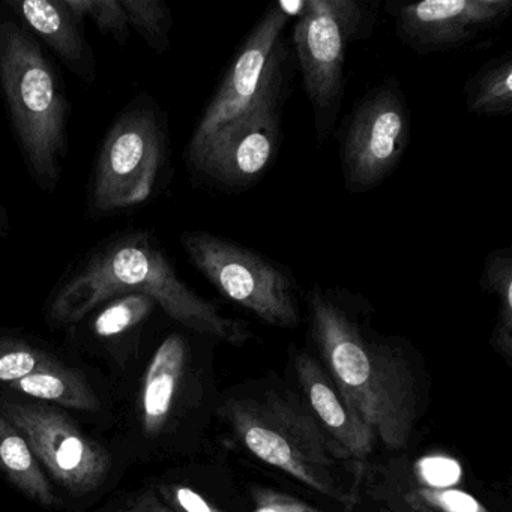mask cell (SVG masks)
Listing matches in <instances>:
<instances>
[{
  "mask_svg": "<svg viewBox=\"0 0 512 512\" xmlns=\"http://www.w3.org/2000/svg\"><path fill=\"white\" fill-rule=\"evenodd\" d=\"M71 10L89 19L101 34L112 38L119 47L127 46L130 40V26L121 0H67Z\"/></svg>",
  "mask_w": 512,
  "mask_h": 512,
  "instance_id": "23",
  "label": "cell"
},
{
  "mask_svg": "<svg viewBox=\"0 0 512 512\" xmlns=\"http://www.w3.org/2000/svg\"><path fill=\"white\" fill-rule=\"evenodd\" d=\"M296 377L304 395L305 409L329 440L349 458L367 457L373 451V430L361 418L325 367L313 356L299 353Z\"/></svg>",
  "mask_w": 512,
  "mask_h": 512,
  "instance_id": "13",
  "label": "cell"
},
{
  "mask_svg": "<svg viewBox=\"0 0 512 512\" xmlns=\"http://www.w3.org/2000/svg\"><path fill=\"white\" fill-rule=\"evenodd\" d=\"M376 19L374 5L362 0H308L295 19L293 44L319 145L334 130L343 103L347 50L370 37Z\"/></svg>",
  "mask_w": 512,
  "mask_h": 512,
  "instance_id": "7",
  "label": "cell"
},
{
  "mask_svg": "<svg viewBox=\"0 0 512 512\" xmlns=\"http://www.w3.org/2000/svg\"><path fill=\"white\" fill-rule=\"evenodd\" d=\"M290 61L289 43L281 40L250 106L185 160L197 178L215 187L247 188L268 172L280 149Z\"/></svg>",
  "mask_w": 512,
  "mask_h": 512,
  "instance_id": "6",
  "label": "cell"
},
{
  "mask_svg": "<svg viewBox=\"0 0 512 512\" xmlns=\"http://www.w3.org/2000/svg\"><path fill=\"white\" fill-rule=\"evenodd\" d=\"M482 290L497 298L496 328L493 332V346L506 359L512 356V253L511 248H497L485 259L482 269Z\"/></svg>",
  "mask_w": 512,
  "mask_h": 512,
  "instance_id": "20",
  "label": "cell"
},
{
  "mask_svg": "<svg viewBox=\"0 0 512 512\" xmlns=\"http://www.w3.org/2000/svg\"><path fill=\"white\" fill-rule=\"evenodd\" d=\"M157 307V302L143 293L116 296L89 314L92 335L106 346L134 340Z\"/></svg>",
  "mask_w": 512,
  "mask_h": 512,
  "instance_id": "18",
  "label": "cell"
},
{
  "mask_svg": "<svg viewBox=\"0 0 512 512\" xmlns=\"http://www.w3.org/2000/svg\"><path fill=\"white\" fill-rule=\"evenodd\" d=\"M127 14L128 26L140 35L149 49L157 55L169 52L173 16L163 0H121Z\"/></svg>",
  "mask_w": 512,
  "mask_h": 512,
  "instance_id": "21",
  "label": "cell"
},
{
  "mask_svg": "<svg viewBox=\"0 0 512 512\" xmlns=\"http://www.w3.org/2000/svg\"><path fill=\"white\" fill-rule=\"evenodd\" d=\"M304 2L271 4L251 29L238 55L227 68L185 149V160L194 157L224 125L241 115L256 97L275 47L283 32L299 16Z\"/></svg>",
  "mask_w": 512,
  "mask_h": 512,
  "instance_id": "11",
  "label": "cell"
},
{
  "mask_svg": "<svg viewBox=\"0 0 512 512\" xmlns=\"http://www.w3.org/2000/svg\"><path fill=\"white\" fill-rule=\"evenodd\" d=\"M172 179L166 112L151 95L134 97L113 119L92 167L86 217L109 220L160 196Z\"/></svg>",
  "mask_w": 512,
  "mask_h": 512,
  "instance_id": "5",
  "label": "cell"
},
{
  "mask_svg": "<svg viewBox=\"0 0 512 512\" xmlns=\"http://www.w3.org/2000/svg\"><path fill=\"white\" fill-rule=\"evenodd\" d=\"M8 388L22 392L35 400L55 403L68 409L95 412L100 409V400L88 380L79 371L61 364L40 373L23 377L10 383Z\"/></svg>",
  "mask_w": 512,
  "mask_h": 512,
  "instance_id": "17",
  "label": "cell"
},
{
  "mask_svg": "<svg viewBox=\"0 0 512 512\" xmlns=\"http://www.w3.org/2000/svg\"><path fill=\"white\" fill-rule=\"evenodd\" d=\"M23 25L85 85L98 79L97 58L86 38L85 20L67 0H5Z\"/></svg>",
  "mask_w": 512,
  "mask_h": 512,
  "instance_id": "14",
  "label": "cell"
},
{
  "mask_svg": "<svg viewBox=\"0 0 512 512\" xmlns=\"http://www.w3.org/2000/svg\"><path fill=\"white\" fill-rule=\"evenodd\" d=\"M422 478L434 487H451L460 479L461 469L448 458H431L421 464Z\"/></svg>",
  "mask_w": 512,
  "mask_h": 512,
  "instance_id": "27",
  "label": "cell"
},
{
  "mask_svg": "<svg viewBox=\"0 0 512 512\" xmlns=\"http://www.w3.org/2000/svg\"><path fill=\"white\" fill-rule=\"evenodd\" d=\"M410 140V109L400 83L374 86L353 107L340 146L347 193H368L397 169Z\"/></svg>",
  "mask_w": 512,
  "mask_h": 512,
  "instance_id": "9",
  "label": "cell"
},
{
  "mask_svg": "<svg viewBox=\"0 0 512 512\" xmlns=\"http://www.w3.org/2000/svg\"><path fill=\"white\" fill-rule=\"evenodd\" d=\"M416 508L434 512H487V509L466 491L457 488H422L416 493Z\"/></svg>",
  "mask_w": 512,
  "mask_h": 512,
  "instance_id": "24",
  "label": "cell"
},
{
  "mask_svg": "<svg viewBox=\"0 0 512 512\" xmlns=\"http://www.w3.org/2000/svg\"><path fill=\"white\" fill-rule=\"evenodd\" d=\"M253 509L251 512H323L298 497L290 496L272 488L256 487L251 491Z\"/></svg>",
  "mask_w": 512,
  "mask_h": 512,
  "instance_id": "25",
  "label": "cell"
},
{
  "mask_svg": "<svg viewBox=\"0 0 512 512\" xmlns=\"http://www.w3.org/2000/svg\"><path fill=\"white\" fill-rule=\"evenodd\" d=\"M161 499L175 512H223L205 496L185 485H161Z\"/></svg>",
  "mask_w": 512,
  "mask_h": 512,
  "instance_id": "26",
  "label": "cell"
},
{
  "mask_svg": "<svg viewBox=\"0 0 512 512\" xmlns=\"http://www.w3.org/2000/svg\"><path fill=\"white\" fill-rule=\"evenodd\" d=\"M0 95L29 176L44 194H55L70 151L67 89L43 44L4 2Z\"/></svg>",
  "mask_w": 512,
  "mask_h": 512,
  "instance_id": "3",
  "label": "cell"
},
{
  "mask_svg": "<svg viewBox=\"0 0 512 512\" xmlns=\"http://www.w3.org/2000/svg\"><path fill=\"white\" fill-rule=\"evenodd\" d=\"M10 230L11 223L7 209H5L4 203L0 202V238H7L10 235Z\"/></svg>",
  "mask_w": 512,
  "mask_h": 512,
  "instance_id": "29",
  "label": "cell"
},
{
  "mask_svg": "<svg viewBox=\"0 0 512 512\" xmlns=\"http://www.w3.org/2000/svg\"><path fill=\"white\" fill-rule=\"evenodd\" d=\"M179 241L194 268L224 298L269 326L301 323L298 281L286 265L206 230H185Z\"/></svg>",
  "mask_w": 512,
  "mask_h": 512,
  "instance_id": "8",
  "label": "cell"
},
{
  "mask_svg": "<svg viewBox=\"0 0 512 512\" xmlns=\"http://www.w3.org/2000/svg\"><path fill=\"white\" fill-rule=\"evenodd\" d=\"M467 112L478 116L512 113V53L485 62L464 85Z\"/></svg>",
  "mask_w": 512,
  "mask_h": 512,
  "instance_id": "19",
  "label": "cell"
},
{
  "mask_svg": "<svg viewBox=\"0 0 512 512\" xmlns=\"http://www.w3.org/2000/svg\"><path fill=\"white\" fill-rule=\"evenodd\" d=\"M0 470L23 494L44 506L58 505V497L23 434L0 415Z\"/></svg>",
  "mask_w": 512,
  "mask_h": 512,
  "instance_id": "16",
  "label": "cell"
},
{
  "mask_svg": "<svg viewBox=\"0 0 512 512\" xmlns=\"http://www.w3.org/2000/svg\"><path fill=\"white\" fill-rule=\"evenodd\" d=\"M0 415L23 434L40 464L74 496H86L106 481L112 466L109 452L62 410L2 397Z\"/></svg>",
  "mask_w": 512,
  "mask_h": 512,
  "instance_id": "10",
  "label": "cell"
},
{
  "mask_svg": "<svg viewBox=\"0 0 512 512\" xmlns=\"http://www.w3.org/2000/svg\"><path fill=\"white\" fill-rule=\"evenodd\" d=\"M62 362L43 347L29 343L25 338L0 334V382H17L23 377L49 368L58 367Z\"/></svg>",
  "mask_w": 512,
  "mask_h": 512,
  "instance_id": "22",
  "label": "cell"
},
{
  "mask_svg": "<svg viewBox=\"0 0 512 512\" xmlns=\"http://www.w3.org/2000/svg\"><path fill=\"white\" fill-rule=\"evenodd\" d=\"M395 32L418 55L463 49L500 28L512 14V0H424L388 4Z\"/></svg>",
  "mask_w": 512,
  "mask_h": 512,
  "instance_id": "12",
  "label": "cell"
},
{
  "mask_svg": "<svg viewBox=\"0 0 512 512\" xmlns=\"http://www.w3.org/2000/svg\"><path fill=\"white\" fill-rule=\"evenodd\" d=\"M188 362L187 338L167 335L155 350L142 389V422L146 433L160 434L172 415Z\"/></svg>",
  "mask_w": 512,
  "mask_h": 512,
  "instance_id": "15",
  "label": "cell"
},
{
  "mask_svg": "<svg viewBox=\"0 0 512 512\" xmlns=\"http://www.w3.org/2000/svg\"><path fill=\"white\" fill-rule=\"evenodd\" d=\"M239 442L263 463L293 476L311 490L344 505L358 503L356 470L304 404L275 392L232 398L220 407Z\"/></svg>",
  "mask_w": 512,
  "mask_h": 512,
  "instance_id": "4",
  "label": "cell"
},
{
  "mask_svg": "<svg viewBox=\"0 0 512 512\" xmlns=\"http://www.w3.org/2000/svg\"><path fill=\"white\" fill-rule=\"evenodd\" d=\"M128 293L151 296L167 316L203 337L232 346L253 338L247 323L224 316L179 277L160 239L148 229L109 236L71 266L47 302V320L77 325L104 302Z\"/></svg>",
  "mask_w": 512,
  "mask_h": 512,
  "instance_id": "2",
  "label": "cell"
},
{
  "mask_svg": "<svg viewBox=\"0 0 512 512\" xmlns=\"http://www.w3.org/2000/svg\"><path fill=\"white\" fill-rule=\"evenodd\" d=\"M125 512H175L170 506L163 502L157 491L149 490L139 497L136 503L130 506Z\"/></svg>",
  "mask_w": 512,
  "mask_h": 512,
  "instance_id": "28",
  "label": "cell"
},
{
  "mask_svg": "<svg viewBox=\"0 0 512 512\" xmlns=\"http://www.w3.org/2000/svg\"><path fill=\"white\" fill-rule=\"evenodd\" d=\"M311 334L326 371L376 439L401 451L416 421L415 377L404 350L370 326V304L343 287L316 284L307 295Z\"/></svg>",
  "mask_w": 512,
  "mask_h": 512,
  "instance_id": "1",
  "label": "cell"
}]
</instances>
